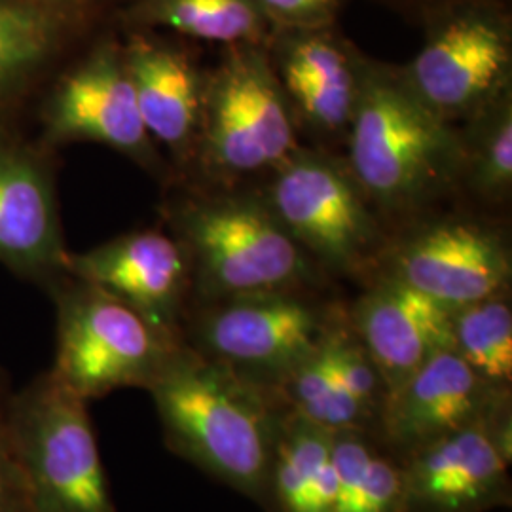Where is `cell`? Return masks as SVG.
<instances>
[{
	"label": "cell",
	"mask_w": 512,
	"mask_h": 512,
	"mask_svg": "<svg viewBox=\"0 0 512 512\" xmlns=\"http://www.w3.org/2000/svg\"><path fill=\"white\" fill-rule=\"evenodd\" d=\"M450 336V348L482 380L511 389L512 308L507 291L452 310Z\"/></svg>",
	"instance_id": "23"
},
{
	"label": "cell",
	"mask_w": 512,
	"mask_h": 512,
	"mask_svg": "<svg viewBox=\"0 0 512 512\" xmlns=\"http://www.w3.org/2000/svg\"><path fill=\"white\" fill-rule=\"evenodd\" d=\"M122 48L150 139L184 158L200 135L202 76L181 48L162 40L135 35Z\"/></svg>",
	"instance_id": "18"
},
{
	"label": "cell",
	"mask_w": 512,
	"mask_h": 512,
	"mask_svg": "<svg viewBox=\"0 0 512 512\" xmlns=\"http://www.w3.org/2000/svg\"><path fill=\"white\" fill-rule=\"evenodd\" d=\"M363 71L336 42L323 35H302L281 57V84L315 128H349L359 101Z\"/></svg>",
	"instance_id": "19"
},
{
	"label": "cell",
	"mask_w": 512,
	"mask_h": 512,
	"mask_svg": "<svg viewBox=\"0 0 512 512\" xmlns=\"http://www.w3.org/2000/svg\"><path fill=\"white\" fill-rule=\"evenodd\" d=\"M287 95L266 55L245 48L203 82V158L230 175L289 160L296 148Z\"/></svg>",
	"instance_id": "7"
},
{
	"label": "cell",
	"mask_w": 512,
	"mask_h": 512,
	"mask_svg": "<svg viewBox=\"0 0 512 512\" xmlns=\"http://www.w3.org/2000/svg\"><path fill=\"white\" fill-rule=\"evenodd\" d=\"M74 14L0 0V128H27L40 93L67 61Z\"/></svg>",
	"instance_id": "17"
},
{
	"label": "cell",
	"mask_w": 512,
	"mask_h": 512,
	"mask_svg": "<svg viewBox=\"0 0 512 512\" xmlns=\"http://www.w3.org/2000/svg\"><path fill=\"white\" fill-rule=\"evenodd\" d=\"M452 310L385 275L351 311V330L374 361L385 395L429 357L452 346Z\"/></svg>",
	"instance_id": "16"
},
{
	"label": "cell",
	"mask_w": 512,
	"mask_h": 512,
	"mask_svg": "<svg viewBox=\"0 0 512 512\" xmlns=\"http://www.w3.org/2000/svg\"><path fill=\"white\" fill-rule=\"evenodd\" d=\"M46 294L55 308L50 370L88 403L118 389L147 391L184 344L120 298L74 275H65Z\"/></svg>",
	"instance_id": "3"
},
{
	"label": "cell",
	"mask_w": 512,
	"mask_h": 512,
	"mask_svg": "<svg viewBox=\"0 0 512 512\" xmlns=\"http://www.w3.org/2000/svg\"><path fill=\"white\" fill-rule=\"evenodd\" d=\"M511 397L482 380L452 348L437 351L384 397L376 425L397 459L490 414Z\"/></svg>",
	"instance_id": "14"
},
{
	"label": "cell",
	"mask_w": 512,
	"mask_h": 512,
	"mask_svg": "<svg viewBox=\"0 0 512 512\" xmlns=\"http://www.w3.org/2000/svg\"><path fill=\"white\" fill-rule=\"evenodd\" d=\"M330 325L310 355L294 366L274 391L285 410L332 433L348 429L368 431L372 421L349 397L336 372Z\"/></svg>",
	"instance_id": "22"
},
{
	"label": "cell",
	"mask_w": 512,
	"mask_h": 512,
	"mask_svg": "<svg viewBox=\"0 0 512 512\" xmlns=\"http://www.w3.org/2000/svg\"><path fill=\"white\" fill-rule=\"evenodd\" d=\"M349 129L353 179L387 209L416 207L463 171L461 135L401 76L363 71Z\"/></svg>",
	"instance_id": "2"
},
{
	"label": "cell",
	"mask_w": 512,
	"mask_h": 512,
	"mask_svg": "<svg viewBox=\"0 0 512 512\" xmlns=\"http://www.w3.org/2000/svg\"><path fill=\"white\" fill-rule=\"evenodd\" d=\"M10 433L33 512H118L90 403L50 368L14 389Z\"/></svg>",
	"instance_id": "4"
},
{
	"label": "cell",
	"mask_w": 512,
	"mask_h": 512,
	"mask_svg": "<svg viewBox=\"0 0 512 512\" xmlns=\"http://www.w3.org/2000/svg\"><path fill=\"white\" fill-rule=\"evenodd\" d=\"M33 2L42 4V6H48V8H54V10L74 14V10H78V6H80L84 0H33Z\"/></svg>",
	"instance_id": "28"
},
{
	"label": "cell",
	"mask_w": 512,
	"mask_h": 512,
	"mask_svg": "<svg viewBox=\"0 0 512 512\" xmlns=\"http://www.w3.org/2000/svg\"><path fill=\"white\" fill-rule=\"evenodd\" d=\"M270 211L302 249L351 268L374 241V224L353 177L327 158L293 154L279 165Z\"/></svg>",
	"instance_id": "12"
},
{
	"label": "cell",
	"mask_w": 512,
	"mask_h": 512,
	"mask_svg": "<svg viewBox=\"0 0 512 512\" xmlns=\"http://www.w3.org/2000/svg\"><path fill=\"white\" fill-rule=\"evenodd\" d=\"M332 512H403V469L368 431L332 433Z\"/></svg>",
	"instance_id": "21"
},
{
	"label": "cell",
	"mask_w": 512,
	"mask_h": 512,
	"mask_svg": "<svg viewBox=\"0 0 512 512\" xmlns=\"http://www.w3.org/2000/svg\"><path fill=\"white\" fill-rule=\"evenodd\" d=\"M67 272L126 302L158 329L183 338L192 266L175 234L135 230L84 253H69Z\"/></svg>",
	"instance_id": "13"
},
{
	"label": "cell",
	"mask_w": 512,
	"mask_h": 512,
	"mask_svg": "<svg viewBox=\"0 0 512 512\" xmlns=\"http://www.w3.org/2000/svg\"><path fill=\"white\" fill-rule=\"evenodd\" d=\"M389 277L446 306H463L505 293L511 258L501 239L473 222H439L395 251Z\"/></svg>",
	"instance_id": "15"
},
{
	"label": "cell",
	"mask_w": 512,
	"mask_h": 512,
	"mask_svg": "<svg viewBox=\"0 0 512 512\" xmlns=\"http://www.w3.org/2000/svg\"><path fill=\"white\" fill-rule=\"evenodd\" d=\"M14 389L10 374L0 366V512H33L10 433Z\"/></svg>",
	"instance_id": "26"
},
{
	"label": "cell",
	"mask_w": 512,
	"mask_h": 512,
	"mask_svg": "<svg viewBox=\"0 0 512 512\" xmlns=\"http://www.w3.org/2000/svg\"><path fill=\"white\" fill-rule=\"evenodd\" d=\"M330 323L296 289L241 294L205 302L190 327L192 344H184L275 389L321 342Z\"/></svg>",
	"instance_id": "8"
},
{
	"label": "cell",
	"mask_w": 512,
	"mask_h": 512,
	"mask_svg": "<svg viewBox=\"0 0 512 512\" xmlns=\"http://www.w3.org/2000/svg\"><path fill=\"white\" fill-rule=\"evenodd\" d=\"M167 219L192 266L203 302L296 289L308 275L302 247L253 200H203L169 207Z\"/></svg>",
	"instance_id": "5"
},
{
	"label": "cell",
	"mask_w": 512,
	"mask_h": 512,
	"mask_svg": "<svg viewBox=\"0 0 512 512\" xmlns=\"http://www.w3.org/2000/svg\"><path fill=\"white\" fill-rule=\"evenodd\" d=\"M135 18L209 42H247L262 29L256 0H143Z\"/></svg>",
	"instance_id": "24"
},
{
	"label": "cell",
	"mask_w": 512,
	"mask_h": 512,
	"mask_svg": "<svg viewBox=\"0 0 512 512\" xmlns=\"http://www.w3.org/2000/svg\"><path fill=\"white\" fill-rule=\"evenodd\" d=\"M59 152L27 128H0V266L48 293L67 272Z\"/></svg>",
	"instance_id": "9"
},
{
	"label": "cell",
	"mask_w": 512,
	"mask_h": 512,
	"mask_svg": "<svg viewBox=\"0 0 512 512\" xmlns=\"http://www.w3.org/2000/svg\"><path fill=\"white\" fill-rule=\"evenodd\" d=\"M332 431L285 410L268 476L266 507L274 512H332Z\"/></svg>",
	"instance_id": "20"
},
{
	"label": "cell",
	"mask_w": 512,
	"mask_h": 512,
	"mask_svg": "<svg viewBox=\"0 0 512 512\" xmlns=\"http://www.w3.org/2000/svg\"><path fill=\"white\" fill-rule=\"evenodd\" d=\"M147 391L173 454L266 505L285 414L272 387L183 344Z\"/></svg>",
	"instance_id": "1"
},
{
	"label": "cell",
	"mask_w": 512,
	"mask_h": 512,
	"mask_svg": "<svg viewBox=\"0 0 512 512\" xmlns=\"http://www.w3.org/2000/svg\"><path fill=\"white\" fill-rule=\"evenodd\" d=\"M463 139L465 165L478 192L501 198L512 183V105L509 92L499 95L473 116V129Z\"/></svg>",
	"instance_id": "25"
},
{
	"label": "cell",
	"mask_w": 512,
	"mask_h": 512,
	"mask_svg": "<svg viewBox=\"0 0 512 512\" xmlns=\"http://www.w3.org/2000/svg\"><path fill=\"white\" fill-rule=\"evenodd\" d=\"M511 397L399 459L403 512H486L511 503Z\"/></svg>",
	"instance_id": "10"
},
{
	"label": "cell",
	"mask_w": 512,
	"mask_h": 512,
	"mask_svg": "<svg viewBox=\"0 0 512 512\" xmlns=\"http://www.w3.org/2000/svg\"><path fill=\"white\" fill-rule=\"evenodd\" d=\"M511 44L501 21L482 12L448 19L401 76L442 120L475 116L507 92Z\"/></svg>",
	"instance_id": "11"
},
{
	"label": "cell",
	"mask_w": 512,
	"mask_h": 512,
	"mask_svg": "<svg viewBox=\"0 0 512 512\" xmlns=\"http://www.w3.org/2000/svg\"><path fill=\"white\" fill-rule=\"evenodd\" d=\"M262 14L287 25L311 27L330 18L338 0H256Z\"/></svg>",
	"instance_id": "27"
},
{
	"label": "cell",
	"mask_w": 512,
	"mask_h": 512,
	"mask_svg": "<svg viewBox=\"0 0 512 512\" xmlns=\"http://www.w3.org/2000/svg\"><path fill=\"white\" fill-rule=\"evenodd\" d=\"M31 118L38 141L57 152L76 143H97L150 173L164 171L160 148L137 107L124 48L109 40L78 59H67L40 93Z\"/></svg>",
	"instance_id": "6"
}]
</instances>
